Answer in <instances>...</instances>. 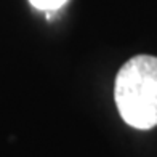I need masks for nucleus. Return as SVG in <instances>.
I'll use <instances>...</instances> for the list:
<instances>
[{
	"label": "nucleus",
	"mask_w": 157,
	"mask_h": 157,
	"mask_svg": "<svg viewBox=\"0 0 157 157\" xmlns=\"http://www.w3.org/2000/svg\"><path fill=\"white\" fill-rule=\"evenodd\" d=\"M119 114L133 128L149 130L157 125V58L138 55L128 59L114 87Z\"/></svg>",
	"instance_id": "f257e3e1"
},
{
	"label": "nucleus",
	"mask_w": 157,
	"mask_h": 157,
	"mask_svg": "<svg viewBox=\"0 0 157 157\" xmlns=\"http://www.w3.org/2000/svg\"><path fill=\"white\" fill-rule=\"evenodd\" d=\"M29 2L39 10H56L67 0H29Z\"/></svg>",
	"instance_id": "f03ea898"
}]
</instances>
